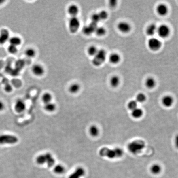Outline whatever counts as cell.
I'll return each mask as SVG.
<instances>
[{"mask_svg":"<svg viewBox=\"0 0 178 178\" xmlns=\"http://www.w3.org/2000/svg\"><path fill=\"white\" fill-rule=\"evenodd\" d=\"M69 14L72 17H76L79 12V8L77 5L72 4L69 6L67 9Z\"/></svg>","mask_w":178,"mask_h":178,"instance_id":"16","label":"cell"},{"mask_svg":"<svg viewBox=\"0 0 178 178\" xmlns=\"http://www.w3.org/2000/svg\"><path fill=\"white\" fill-rule=\"evenodd\" d=\"M56 105L51 102L45 104L44 109L47 111L52 112L56 109Z\"/></svg>","mask_w":178,"mask_h":178,"instance_id":"29","label":"cell"},{"mask_svg":"<svg viewBox=\"0 0 178 178\" xmlns=\"http://www.w3.org/2000/svg\"><path fill=\"white\" fill-rule=\"evenodd\" d=\"M158 27L154 24H152L147 27L146 33L148 36H152L157 33Z\"/></svg>","mask_w":178,"mask_h":178,"instance_id":"18","label":"cell"},{"mask_svg":"<svg viewBox=\"0 0 178 178\" xmlns=\"http://www.w3.org/2000/svg\"><path fill=\"white\" fill-rule=\"evenodd\" d=\"M46 158V163L47 164L48 167H51L53 166L55 163V160L52 155L50 153H47L45 154Z\"/></svg>","mask_w":178,"mask_h":178,"instance_id":"20","label":"cell"},{"mask_svg":"<svg viewBox=\"0 0 178 178\" xmlns=\"http://www.w3.org/2000/svg\"><path fill=\"white\" fill-rule=\"evenodd\" d=\"M174 103V99L170 95H166L162 99V104L164 107L169 108L172 107Z\"/></svg>","mask_w":178,"mask_h":178,"instance_id":"15","label":"cell"},{"mask_svg":"<svg viewBox=\"0 0 178 178\" xmlns=\"http://www.w3.org/2000/svg\"><path fill=\"white\" fill-rule=\"evenodd\" d=\"M98 14L101 20H106L109 16V14L106 10H101L99 13H98Z\"/></svg>","mask_w":178,"mask_h":178,"instance_id":"37","label":"cell"},{"mask_svg":"<svg viewBox=\"0 0 178 178\" xmlns=\"http://www.w3.org/2000/svg\"><path fill=\"white\" fill-rule=\"evenodd\" d=\"M124 152L121 148L117 147L114 149H110L107 147L101 148L99 152V154L102 157H106L109 159L121 157Z\"/></svg>","mask_w":178,"mask_h":178,"instance_id":"1","label":"cell"},{"mask_svg":"<svg viewBox=\"0 0 178 178\" xmlns=\"http://www.w3.org/2000/svg\"><path fill=\"white\" fill-rule=\"evenodd\" d=\"M97 24L91 22L88 26H84L83 28V32L86 35H90L93 32H95L97 28Z\"/></svg>","mask_w":178,"mask_h":178,"instance_id":"10","label":"cell"},{"mask_svg":"<svg viewBox=\"0 0 178 178\" xmlns=\"http://www.w3.org/2000/svg\"><path fill=\"white\" fill-rule=\"evenodd\" d=\"M12 90V86H10V85H7L5 88V91L7 92H10Z\"/></svg>","mask_w":178,"mask_h":178,"instance_id":"40","label":"cell"},{"mask_svg":"<svg viewBox=\"0 0 178 178\" xmlns=\"http://www.w3.org/2000/svg\"><path fill=\"white\" fill-rule=\"evenodd\" d=\"M52 96L50 93H46L42 96V100L45 104L51 102L52 99Z\"/></svg>","mask_w":178,"mask_h":178,"instance_id":"30","label":"cell"},{"mask_svg":"<svg viewBox=\"0 0 178 178\" xmlns=\"http://www.w3.org/2000/svg\"><path fill=\"white\" fill-rule=\"evenodd\" d=\"M4 2V1H2V0H0V4L3 3Z\"/></svg>","mask_w":178,"mask_h":178,"instance_id":"43","label":"cell"},{"mask_svg":"<svg viewBox=\"0 0 178 178\" xmlns=\"http://www.w3.org/2000/svg\"><path fill=\"white\" fill-rule=\"evenodd\" d=\"M145 143L141 140H136L130 143L128 145V150L133 154H137L144 149Z\"/></svg>","mask_w":178,"mask_h":178,"instance_id":"2","label":"cell"},{"mask_svg":"<svg viewBox=\"0 0 178 178\" xmlns=\"http://www.w3.org/2000/svg\"><path fill=\"white\" fill-rule=\"evenodd\" d=\"M8 42L10 44L18 47L22 44V41L20 37L18 36H13L10 37Z\"/></svg>","mask_w":178,"mask_h":178,"instance_id":"17","label":"cell"},{"mask_svg":"<svg viewBox=\"0 0 178 178\" xmlns=\"http://www.w3.org/2000/svg\"><path fill=\"white\" fill-rule=\"evenodd\" d=\"M162 43L159 39L154 37H152L148 40V46L153 51L159 50L162 47Z\"/></svg>","mask_w":178,"mask_h":178,"instance_id":"6","label":"cell"},{"mask_svg":"<svg viewBox=\"0 0 178 178\" xmlns=\"http://www.w3.org/2000/svg\"><path fill=\"white\" fill-rule=\"evenodd\" d=\"M25 54L29 58H33L36 55V51L33 48H29L26 49L25 51Z\"/></svg>","mask_w":178,"mask_h":178,"instance_id":"26","label":"cell"},{"mask_svg":"<svg viewBox=\"0 0 178 178\" xmlns=\"http://www.w3.org/2000/svg\"><path fill=\"white\" fill-rule=\"evenodd\" d=\"M117 4V1H115V0H111V1H110L109 3L110 6L112 7H115Z\"/></svg>","mask_w":178,"mask_h":178,"instance_id":"39","label":"cell"},{"mask_svg":"<svg viewBox=\"0 0 178 178\" xmlns=\"http://www.w3.org/2000/svg\"><path fill=\"white\" fill-rule=\"evenodd\" d=\"M10 33L9 30L6 29H3L0 31V45L5 44L9 41L10 39Z\"/></svg>","mask_w":178,"mask_h":178,"instance_id":"8","label":"cell"},{"mask_svg":"<svg viewBox=\"0 0 178 178\" xmlns=\"http://www.w3.org/2000/svg\"><path fill=\"white\" fill-rule=\"evenodd\" d=\"M98 50L97 48L94 46H91L89 47L87 50V52L90 56H94L97 52H98Z\"/></svg>","mask_w":178,"mask_h":178,"instance_id":"27","label":"cell"},{"mask_svg":"<svg viewBox=\"0 0 178 178\" xmlns=\"http://www.w3.org/2000/svg\"><path fill=\"white\" fill-rule=\"evenodd\" d=\"M85 174V171L83 167H78L69 176L68 178H81Z\"/></svg>","mask_w":178,"mask_h":178,"instance_id":"13","label":"cell"},{"mask_svg":"<svg viewBox=\"0 0 178 178\" xmlns=\"http://www.w3.org/2000/svg\"><path fill=\"white\" fill-rule=\"evenodd\" d=\"M156 10L159 15L161 16H164L168 14L169 9L166 5L161 3L158 5L156 8Z\"/></svg>","mask_w":178,"mask_h":178,"instance_id":"12","label":"cell"},{"mask_svg":"<svg viewBox=\"0 0 178 178\" xmlns=\"http://www.w3.org/2000/svg\"><path fill=\"white\" fill-rule=\"evenodd\" d=\"M18 138L13 135H0V144H14L18 141Z\"/></svg>","mask_w":178,"mask_h":178,"instance_id":"4","label":"cell"},{"mask_svg":"<svg viewBox=\"0 0 178 178\" xmlns=\"http://www.w3.org/2000/svg\"><path fill=\"white\" fill-rule=\"evenodd\" d=\"M31 71L34 75L37 76H41L44 73L45 69L41 65L36 64L32 66Z\"/></svg>","mask_w":178,"mask_h":178,"instance_id":"11","label":"cell"},{"mask_svg":"<svg viewBox=\"0 0 178 178\" xmlns=\"http://www.w3.org/2000/svg\"><path fill=\"white\" fill-rule=\"evenodd\" d=\"M143 113V111L140 108H137L132 111V116L135 119L140 118L142 116Z\"/></svg>","mask_w":178,"mask_h":178,"instance_id":"22","label":"cell"},{"mask_svg":"<svg viewBox=\"0 0 178 178\" xmlns=\"http://www.w3.org/2000/svg\"><path fill=\"white\" fill-rule=\"evenodd\" d=\"M36 162L37 164L40 165H43L46 163L45 154L40 155L38 156L36 158Z\"/></svg>","mask_w":178,"mask_h":178,"instance_id":"35","label":"cell"},{"mask_svg":"<svg viewBox=\"0 0 178 178\" xmlns=\"http://www.w3.org/2000/svg\"><path fill=\"white\" fill-rule=\"evenodd\" d=\"M91 20L92 22L96 24H98L99 22L101 20L98 13H94L91 16Z\"/></svg>","mask_w":178,"mask_h":178,"instance_id":"38","label":"cell"},{"mask_svg":"<svg viewBox=\"0 0 178 178\" xmlns=\"http://www.w3.org/2000/svg\"><path fill=\"white\" fill-rule=\"evenodd\" d=\"M157 33L160 38L164 39L169 36L170 29L167 25L162 24L158 27Z\"/></svg>","mask_w":178,"mask_h":178,"instance_id":"7","label":"cell"},{"mask_svg":"<svg viewBox=\"0 0 178 178\" xmlns=\"http://www.w3.org/2000/svg\"><path fill=\"white\" fill-rule=\"evenodd\" d=\"M120 83V79L117 75H113L110 80V83L111 86L113 88H116L119 85Z\"/></svg>","mask_w":178,"mask_h":178,"instance_id":"23","label":"cell"},{"mask_svg":"<svg viewBox=\"0 0 178 178\" xmlns=\"http://www.w3.org/2000/svg\"><path fill=\"white\" fill-rule=\"evenodd\" d=\"M161 169L160 165L158 164H153L150 168L151 172L154 175L159 174L161 171Z\"/></svg>","mask_w":178,"mask_h":178,"instance_id":"28","label":"cell"},{"mask_svg":"<svg viewBox=\"0 0 178 178\" xmlns=\"http://www.w3.org/2000/svg\"><path fill=\"white\" fill-rule=\"evenodd\" d=\"M7 50L10 54H15L18 52V47L10 44L7 47Z\"/></svg>","mask_w":178,"mask_h":178,"instance_id":"34","label":"cell"},{"mask_svg":"<svg viewBox=\"0 0 178 178\" xmlns=\"http://www.w3.org/2000/svg\"><path fill=\"white\" fill-rule=\"evenodd\" d=\"M99 129L98 127L95 125H92L89 129V133L91 136L93 137H96L99 134Z\"/></svg>","mask_w":178,"mask_h":178,"instance_id":"24","label":"cell"},{"mask_svg":"<svg viewBox=\"0 0 178 178\" xmlns=\"http://www.w3.org/2000/svg\"><path fill=\"white\" fill-rule=\"evenodd\" d=\"M80 26V20L77 17H71L69 20V30L72 33L77 32Z\"/></svg>","mask_w":178,"mask_h":178,"instance_id":"5","label":"cell"},{"mask_svg":"<svg viewBox=\"0 0 178 178\" xmlns=\"http://www.w3.org/2000/svg\"><path fill=\"white\" fill-rule=\"evenodd\" d=\"M146 99V96L142 93H140L137 95L136 97V101L137 102L139 103H143L145 101Z\"/></svg>","mask_w":178,"mask_h":178,"instance_id":"33","label":"cell"},{"mask_svg":"<svg viewBox=\"0 0 178 178\" xmlns=\"http://www.w3.org/2000/svg\"><path fill=\"white\" fill-rule=\"evenodd\" d=\"M175 146L178 149V135H177L175 139Z\"/></svg>","mask_w":178,"mask_h":178,"instance_id":"42","label":"cell"},{"mask_svg":"<svg viewBox=\"0 0 178 178\" xmlns=\"http://www.w3.org/2000/svg\"><path fill=\"white\" fill-rule=\"evenodd\" d=\"M80 85L77 83L71 84L69 87V90L72 94H75L78 92L80 90Z\"/></svg>","mask_w":178,"mask_h":178,"instance_id":"25","label":"cell"},{"mask_svg":"<svg viewBox=\"0 0 178 178\" xmlns=\"http://www.w3.org/2000/svg\"><path fill=\"white\" fill-rule=\"evenodd\" d=\"M156 81L152 77H148L145 81V86L148 89H153L156 86Z\"/></svg>","mask_w":178,"mask_h":178,"instance_id":"21","label":"cell"},{"mask_svg":"<svg viewBox=\"0 0 178 178\" xmlns=\"http://www.w3.org/2000/svg\"><path fill=\"white\" fill-rule=\"evenodd\" d=\"M120 60L121 57L120 55L118 54L115 52L111 54L109 56V60L111 64L114 65L118 64L120 62Z\"/></svg>","mask_w":178,"mask_h":178,"instance_id":"19","label":"cell"},{"mask_svg":"<svg viewBox=\"0 0 178 178\" xmlns=\"http://www.w3.org/2000/svg\"><path fill=\"white\" fill-rule=\"evenodd\" d=\"M5 105L2 101H0V111H3L4 109Z\"/></svg>","mask_w":178,"mask_h":178,"instance_id":"41","label":"cell"},{"mask_svg":"<svg viewBox=\"0 0 178 178\" xmlns=\"http://www.w3.org/2000/svg\"><path fill=\"white\" fill-rule=\"evenodd\" d=\"M127 106L128 109L132 111L137 108V102L136 100H131L128 102Z\"/></svg>","mask_w":178,"mask_h":178,"instance_id":"36","label":"cell"},{"mask_svg":"<svg viewBox=\"0 0 178 178\" xmlns=\"http://www.w3.org/2000/svg\"><path fill=\"white\" fill-rule=\"evenodd\" d=\"M65 167L62 164H57L54 167V171L56 174L60 175L63 174L65 172Z\"/></svg>","mask_w":178,"mask_h":178,"instance_id":"31","label":"cell"},{"mask_svg":"<svg viewBox=\"0 0 178 178\" xmlns=\"http://www.w3.org/2000/svg\"><path fill=\"white\" fill-rule=\"evenodd\" d=\"M107 57V52L104 49L98 50L96 54L93 56L92 63L95 67H99L106 60Z\"/></svg>","mask_w":178,"mask_h":178,"instance_id":"3","label":"cell"},{"mask_svg":"<svg viewBox=\"0 0 178 178\" xmlns=\"http://www.w3.org/2000/svg\"><path fill=\"white\" fill-rule=\"evenodd\" d=\"M26 107L24 102L21 99H19L15 103V109L17 113H21L25 110Z\"/></svg>","mask_w":178,"mask_h":178,"instance_id":"14","label":"cell"},{"mask_svg":"<svg viewBox=\"0 0 178 178\" xmlns=\"http://www.w3.org/2000/svg\"><path fill=\"white\" fill-rule=\"evenodd\" d=\"M117 28L121 33H127L131 30V26L130 24L125 21L120 22L117 25Z\"/></svg>","mask_w":178,"mask_h":178,"instance_id":"9","label":"cell"},{"mask_svg":"<svg viewBox=\"0 0 178 178\" xmlns=\"http://www.w3.org/2000/svg\"><path fill=\"white\" fill-rule=\"evenodd\" d=\"M95 32L98 36H102L106 34L107 30L104 27L98 26L96 29Z\"/></svg>","mask_w":178,"mask_h":178,"instance_id":"32","label":"cell"}]
</instances>
